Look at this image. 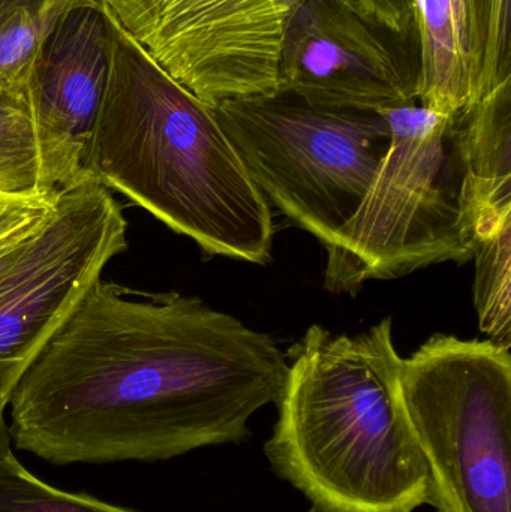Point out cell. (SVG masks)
<instances>
[{"mask_svg":"<svg viewBox=\"0 0 511 512\" xmlns=\"http://www.w3.org/2000/svg\"><path fill=\"white\" fill-rule=\"evenodd\" d=\"M104 5V3H102ZM110 69L86 174L204 254L272 261V207L213 108L171 78L104 5Z\"/></svg>","mask_w":511,"mask_h":512,"instance_id":"obj_2","label":"cell"},{"mask_svg":"<svg viewBox=\"0 0 511 512\" xmlns=\"http://www.w3.org/2000/svg\"><path fill=\"white\" fill-rule=\"evenodd\" d=\"M0 512H138L42 483L8 451L0 457Z\"/></svg>","mask_w":511,"mask_h":512,"instance_id":"obj_16","label":"cell"},{"mask_svg":"<svg viewBox=\"0 0 511 512\" xmlns=\"http://www.w3.org/2000/svg\"><path fill=\"white\" fill-rule=\"evenodd\" d=\"M474 304L480 330L489 340L511 348V221L477 237Z\"/></svg>","mask_w":511,"mask_h":512,"instance_id":"obj_15","label":"cell"},{"mask_svg":"<svg viewBox=\"0 0 511 512\" xmlns=\"http://www.w3.org/2000/svg\"><path fill=\"white\" fill-rule=\"evenodd\" d=\"M378 113L389 125V149L359 209L326 248L324 286L335 294L473 258L476 227L455 116L419 102Z\"/></svg>","mask_w":511,"mask_h":512,"instance_id":"obj_4","label":"cell"},{"mask_svg":"<svg viewBox=\"0 0 511 512\" xmlns=\"http://www.w3.org/2000/svg\"><path fill=\"white\" fill-rule=\"evenodd\" d=\"M309 512H320V511L315 510V508H311V511H309Z\"/></svg>","mask_w":511,"mask_h":512,"instance_id":"obj_19","label":"cell"},{"mask_svg":"<svg viewBox=\"0 0 511 512\" xmlns=\"http://www.w3.org/2000/svg\"><path fill=\"white\" fill-rule=\"evenodd\" d=\"M287 375L236 316L98 279L15 385L9 435L53 465L173 459L245 441Z\"/></svg>","mask_w":511,"mask_h":512,"instance_id":"obj_1","label":"cell"},{"mask_svg":"<svg viewBox=\"0 0 511 512\" xmlns=\"http://www.w3.org/2000/svg\"><path fill=\"white\" fill-rule=\"evenodd\" d=\"M510 351L438 333L399 364L437 512H511Z\"/></svg>","mask_w":511,"mask_h":512,"instance_id":"obj_5","label":"cell"},{"mask_svg":"<svg viewBox=\"0 0 511 512\" xmlns=\"http://www.w3.org/2000/svg\"><path fill=\"white\" fill-rule=\"evenodd\" d=\"M476 239L511 221V80L455 114Z\"/></svg>","mask_w":511,"mask_h":512,"instance_id":"obj_12","label":"cell"},{"mask_svg":"<svg viewBox=\"0 0 511 512\" xmlns=\"http://www.w3.org/2000/svg\"><path fill=\"white\" fill-rule=\"evenodd\" d=\"M417 35L371 20L347 0H305L288 21L279 92L312 107L378 113L419 99Z\"/></svg>","mask_w":511,"mask_h":512,"instance_id":"obj_9","label":"cell"},{"mask_svg":"<svg viewBox=\"0 0 511 512\" xmlns=\"http://www.w3.org/2000/svg\"><path fill=\"white\" fill-rule=\"evenodd\" d=\"M360 14L404 35H417L416 0H347Z\"/></svg>","mask_w":511,"mask_h":512,"instance_id":"obj_17","label":"cell"},{"mask_svg":"<svg viewBox=\"0 0 511 512\" xmlns=\"http://www.w3.org/2000/svg\"><path fill=\"white\" fill-rule=\"evenodd\" d=\"M0 195H50L42 185L30 78L24 81L0 78Z\"/></svg>","mask_w":511,"mask_h":512,"instance_id":"obj_13","label":"cell"},{"mask_svg":"<svg viewBox=\"0 0 511 512\" xmlns=\"http://www.w3.org/2000/svg\"><path fill=\"white\" fill-rule=\"evenodd\" d=\"M102 0H0V78L29 80L51 33L81 8Z\"/></svg>","mask_w":511,"mask_h":512,"instance_id":"obj_14","label":"cell"},{"mask_svg":"<svg viewBox=\"0 0 511 512\" xmlns=\"http://www.w3.org/2000/svg\"><path fill=\"white\" fill-rule=\"evenodd\" d=\"M273 471L320 512H414L429 469L399 388L392 318L357 336L312 325L287 354Z\"/></svg>","mask_w":511,"mask_h":512,"instance_id":"obj_3","label":"cell"},{"mask_svg":"<svg viewBox=\"0 0 511 512\" xmlns=\"http://www.w3.org/2000/svg\"><path fill=\"white\" fill-rule=\"evenodd\" d=\"M213 113L270 207L324 248L359 209L390 144L380 113L324 110L290 93Z\"/></svg>","mask_w":511,"mask_h":512,"instance_id":"obj_6","label":"cell"},{"mask_svg":"<svg viewBox=\"0 0 511 512\" xmlns=\"http://www.w3.org/2000/svg\"><path fill=\"white\" fill-rule=\"evenodd\" d=\"M125 216L89 174L57 194L47 221L0 283V411L96 280L126 251Z\"/></svg>","mask_w":511,"mask_h":512,"instance_id":"obj_7","label":"cell"},{"mask_svg":"<svg viewBox=\"0 0 511 512\" xmlns=\"http://www.w3.org/2000/svg\"><path fill=\"white\" fill-rule=\"evenodd\" d=\"M11 451V435L5 421V412L0 411V457Z\"/></svg>","mask_w":511,"mask_h":512,"instance_id":"obj_18","label":"cell"},{"mask_svg":"<svg viewBox=\"0 0 511 512\" xmlns=\"http://www.w3.org/2000/svg\"><path fill=\"white\" fill-rule=\"evenodd\" d=\"M305 0H102L150 57L209 107L279 93V53Z\"/></svg>","mask_w":511,"mask_h":512,"instance_id":"obj_8","label":"cell"},{"mask_svg":"<svg viewBox=\"0 0 511 512\" xmlns=\"http://www.w3.org/2000/svg\"><path fill=\"white\" fill-rule=\"evenodd\" d=\"M110 33L104 5L72 12L45 42L30 77L42 185L57 194L86 176V156L104 101Z\"/></svg>","mask_w":511,"mask_h":512,"instance_id":"obj_10","label":"cell"},{"mask_svg":"<svg viewBox=\"0 0 511 512\" xmlns=\"http://www.w3.org/2000/svg\"><path fill=\"white\" fill-rule=\"evenodd\" d=\"M419 102L458 114L511 80V0H416Z\"/></svg>","mask_w":511,"mask_h":512,"instance_id":"obj_11","label":"cell"}]
</instances>
